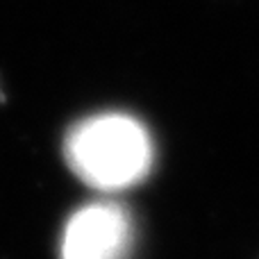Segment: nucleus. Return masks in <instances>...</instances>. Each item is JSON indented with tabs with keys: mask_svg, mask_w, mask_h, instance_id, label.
Masks as SVG:
<instances>
[{
	"mask_svg": "<svg viewBox=\"0 0 259 259\" xmlns=\"http://www.w3.org/2000/svg\"><path fill=\"white\" fill-rule=\"evenodd\" d=\"M152 139L127 114H98L75 123L64 141V157L84 184L118 191L141 182L152 166Z\"/></svg>",
	"mask_w": 259,
	"mask_h": 259,
	"instance_id": "nucleus-1",
	"label": "nucleus"
},
{
	"mask_svg": "<svg viewBox=\"0 0 259 259\" xmlns=\"http://www.w3.org/2000/svg\"><path fill=\"white\" fill-rule=\"evenodd\" d=\"M132 219L116 202H91L68 219L62 259H127Z\"/></svg>",
	"mask_w": 259,
	"mask_h": 259,
	"instance_id": "nucleus-2",
	"label": "nucleus"
}]
</instances>
